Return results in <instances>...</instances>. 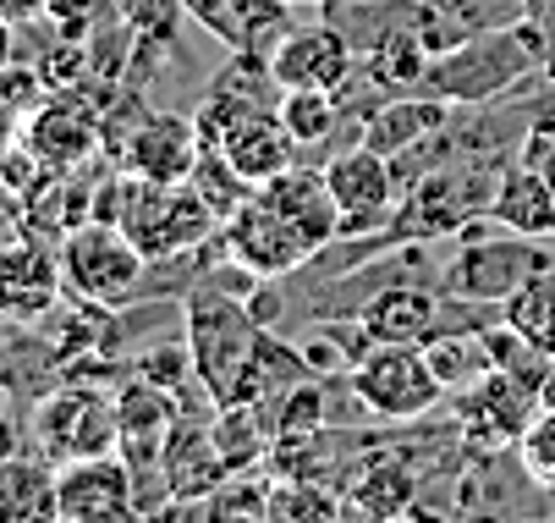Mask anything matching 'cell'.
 Here are the masks:
<instances>
[{"mask_svg": "<svg viewBox=\"0 0 555 523\" xmlns=\"http://www.w3.org/2000/svg\"><path fill=\"white\" fill-rule=\"evenodd\" d=\"M94 215L116 220V227L149 254V265L198 254L209 238H220V215L204 204V193L193 182H154V177H132L121 166L111 177H100Z\"/></svg>", "mask_w": 555, "mask_h": 523, "instance_id": "obj_1", "label": "cell"}, {"mask_svg": "<svg viewBox=\"0 0 555 523\" xmlns=\"http://www.w3.org/2000/svg\"><path fill=\"white\" fill-rule=\"evenodd\" d=\"M182 336L193 347V369H198V386H204L209 408L243 403L259 347H264V326L254 320V309L243 297H225L220 286L188 292L182 297Z\"/></svg>", "mask_w": 555, "mask_h": 523, "instance_id": "obj_2", "label": "cell"}, {"mask_svg": "<svg viewBox=\"0 0 555 523\" xmlns=\"http://www.w3.org/2000/svg\"><path fill=\"white\" fill-rule=\"evenodd\" d=\"M544 34L539 23H517V28H495V34H473L456 39L435 55L429 66V89L451 105H485L517 84L533 78V66H544Z\"/></svg>", "mask_w": 555, "mask_h": 523, "instance_id": "obj_3", "label": "cell"}, {"mask_svg": "<svg viewBox=\"0 0 555 523\" xmlns=\"http://www.w3.org/2000/svg\"><path fill=\"white\" fill-rule=\"evenodd\" d=\"M55 254H61L66 292L83 297V304L127 309L149 286V254L116 227V220H100V215L77 220V227L55 243Z\"/></svg>", "mask_w": 555, "mask_h": 523, "instance_id": "obj_4", "label": "cell"}, {"mask_svg": "<svg viewBox=\"0 0 555 523\" xmlns=\"http://www.w3.org/2000/svg\"><path fill=\"white\" fill-rule=\"evenodd\" d=\"M28 452L61 463L77 458H100L121 452V430H116V392L89 386V381H61L39 403H28Z\"/></svg>", "mask_w": 555, "mask_h": 523, "instance_id": "obj_5", "label": "cell"}, {"mask_svg": "<svg viewBox=\"0 0 555 523\" xmlns=\"http://www.w3.org/2000/svg\"><path fill=\"white\" fill-rule=\"evenodd\" d=\"M347 386H352L358 408H369L374 419H390V424H413L446 403V386L435 375L424 342H374L347 369Z\"/></svg>", "mask_w": 555, "mask_h": 523, "instance_id": "obj_6", "label": "cell"}, {"mask_svg": "<svg viewBox=\"0 0 555 523\" xmlns=\"http://www.w3.org/2000/svg\"><path fill=\"white\" fill-rule=\"evenodd\" d=\"M550 238H522V232H506V227H495V232H473L456 254H451V265L440 270V286L446 292H456V297H467V304H506V297L528 281V276H539L544 265H555V254L544 248Z\"/></svg>", "mask_w": 555, "mask_h": 523, "instance_id": "obj_7", "label": "cell"}, {"mask_svg": "<svg viewBox=\"0 0 555 523\" xmlns=\"http://www.w3.org/2000/svg\"><path fill=\"white\" fill-rule=\"evenodd\" d=\"M539 392L490 369L485 381H473L467 392H451V424L473 452H517V441L528 435V424L539 419Z\"/></svg>", "mask_w": 555, "mask_h": 523, "instance_id": "obj_8", "label": "cell"}, {"mask_svg": "<svg viewBox=\"0 0 555 523\" xmlns=\"http://www.w3.org/2000/svg\"><path fill=\"white\" fill-rule=\"evenodd\" d=\"M23 143L50 171L94 166L105 155V105L89 89H50V100L23 116Z\"/></svg>", "mask_w": 555, "mask_h": 523, "instance_id": "obj_9", "label": "cell"}, {"mask_svg": "<svg viewBox=\"0 0 555 523\" xmlns=\"http://www.w3.org/2000/svg\"><path fill=\"white\" fill-rule=\"evenodd\" d=\"M473 309L479 304H467V297H456L446 286L429 292V286H413V281H396L358 309V326L374 342H435L446 331L473 326Z\"/></svg>", "mask_w": 555, "mask_h": 523, "instance_id": "obj_10", "label": "cell"}, {"mask_svg": "<svg viewBox=\"0 0 555 523\" xmlns=\"http://www.w3.org/2000/svg\"><path fill=\"white\" fill-rule=\"evenodd\" d=\"M55 518L61 523H121L138 512V474L121 452L77 458L55 469Z\"/></svg>", "mask_w": 555, "mask_h": 523, "instance_id": "obj_11", "label": "cell"}, {"mask_svg": "<svg viewBox=\"0 0 555 523\" xmlns=\"http://www.w3.org/2000/svg\"><path fill=\"white\" fill-rule=\"evenodd\" d=\"M198 155H204V132L193 116L143 111V116H132V127L111 149V166H121L132 177H154V182H188Z\"/></svg>", "mask_w": 555, "mask_h": 523, "instance_id": "obj_12", "label": "cell"}, {"mask_svg": "<svg viewBox=\"0 0 555 523\" xmlns=\"http://www.w3.org/2000/svg\"><path fill=\"white\" fill-rule=\"evenodd\" d=\"M220 243H225V254H231L236 270H248V276H259V281L292 276V270H302V265L313 259V248L302 243V232L292 227L281 209H270L259 193L220 227Z\"/></svg>", "mask_w": 555, "mask_h": 523, "instance_id": "obj_13", "label": "cell"}, {"mask_svg": "<svg viewBox=\"0 0 555 523\" xmlns=\"http://www.w3.org/2000/svg\"><path fill=\"white\" fill-rule=\"evenodd\" d=\"M325 182H331V193L341 204L347 238L390 227L396 199H402V182H396V161L390 155H379V149H369V143H352V149H341V155H331Z\"/></svg>", "mask_w": 555, "mask_h": 523, "instance_id": "obj_14", "label": "cell"}, {"mask_svg": "<svg viewBox=\"0 0 555 523\" xmlns=\"http://www.w3.org/2000/svg\"><path fill=\"white\" fill-rule=\"evenodd\" d=\"M66 297V276H61V254L39 238H7L0 243V320L17 326H39L61 309Z\"/></svg>", "mask_w": 555, "mask_h": 523, "instance_id": "obj_15", "label": "cell"}, {"mask_svg": "<svg viewBox=\"0 0 555 523\" xmlns=\"http://www.w3.org/2000/svg\"><path fill=\"white\" fill-rule=\"evenodd\" d=\"M352 39L331 23H313V28H292L275 50H270V78L275 89H325L341 94L352 84Z\"/></svg>", "mask_w": 555, "mask_h": 523, "instance_id": "obj_16", "label": "cell"}, {"mask_svg": "<svg viewBox=\"0 0 555 523\" xmlns=\"http://www.w3.org/2000/svg\"><path fill=\"white\" fill-rule=\"evenodd\" d=\"M254 193H259L270 209H281V215L292 220V227L302 232V243H308L313 254H325V248H336V243L347 238V220H341V204H336V193H331L325 171L286 166L281 177L259 182Z\"/></svg>", "mask_w": 555, "mask_h": 523, "instance_id": "obj_17", "label": "cell"}, {"mask_svg": "<svg viewBox=\"0 0 555 523\" xmlns=\"http://www.w3.org/2000/svg\"><path fill=\"white\" fill-rule=\"evenodd\" d=\"M160 474L171 485V507H193V501L215 496L231 480V463L220 458V446L209 435V419H193V413L177 419V430L166 441V458H160Z\"/></svg>", "mask_w": 555, "mask_h": 523, "instance_id": "obj_18", "label": "cell"}, {"mask_svg": "<svg viewBox=\"0 0 555 523\" xmlns=\"http://www.w3.org/2000/svg\"><path fill=\"white\" fill-rule=\"evenodd\" d=\"M485 220H495V227H506V232H522V238H555V193H550L544 171L522 155L506 161L501 177H495Z\"/></svg>", "mask_w": 555, "mask_h": 523, "instance_id": "obj_19", "label": "cell"}, {"mask_svg": "<svg viewBox=\"0 0 555 523\" xmlns=\"http://www.w3.org/2000/svg\"><path fill=\"white\" fill-rule=\"evenodd\" d=\"M50 386H61V353L39 326L0 320V392L12 403H39Z\"/></svg>", "mask_w": 555, "mask_h": 523, "instance_id": "obj_20", "label": "cell"}, {"mask_svg": "<svg viewBox=\"0 0 555 523\" xmlns=\"http://www.w3.org/2000/svg\"><path fill=\"white\" fill-rule=\"evenodd\" d=\"M220 155L236 166V171H243L254 188L259 182H270V177H281L286 166H297V138L286 132V122H281V111H254V116H243V122H236L220 143Z\"/></svg>", "mask_w": 555, "mask_h": 523, "instance_id": "obj_21", "label": "cell"}, {"mask_svg": "<svg viewBox=\"0 0 555 523\" xmlns=\"http://www.w3.org/2000/svg\"><path fill=\"white\" fill-rule=\"evenodd\" d=\"M451 100L440 94H402V100H385L369 122H363V143L379 149V155H408V149L429 143L440 127H451Z\"/></svg>", "mask_w": 555, "mask_h": 523, "instance_id": "obj_22", "label": "cell"}, {"mask_svg": "<svg viewBox=\"0 0 555 523\" xmlns=\"http://www.w3.org/2000/svg\"><path fill=\"white\" fill-rule=\"evenodd\" d=\"M55 518V463L23 452L0 463V523H50Z\"/></svg>", "mask_w": 555, "mask_h": 523, "instance_id": "obj_23", "label": "cell"}, {"mask_svg": "<svg viewBox=\"0 0 555 523\" xmlns=\"http://www.w3.org/2000/svg\"><path fill=\"white\" fill-rule=\"evenodd\" d=\"M418 474L413 463L402 458H374L369 469L352 474V490H347V512L352 518H402V512H418Z\"/></svg>", "mask_w": 555, "mask_h": 523, "instance_id": "obj_24", "label": "cell"}, {"mask_svg": "<svg viewBox=\"0 0 555 523\" xmlns=\"http://www.w3.org/2000/svg\"><path fill=\"white\" fill-rule=\"evenodd\" d=\"M429 363H435V375L451 392H467L473 381H485L490 375V347H485V326H462V331H446L435 342H424Z\"/></svg>", "mask_w": 555, "mask_h": 523, "instance_id": "obj_25", "label": "cell"}, {"mask_svg": "<svg viewBox=\"0 0 555 523\" xmlns=\"http://www.w3.org/2000/svg\"><path fill=\"white\" fill-rule=\"evenodd\" d=\"M501 320L517 326L533 347H544L555 358V265H544L539 276H528L506 304H501Z\"/></svg>", "mask_w": 555, "mask_h": 523, "instance_id": "obj_26", "label": "cell"}, {"mask_svg": "<svg viewBox=\"0 0 555 523\" xmlns=\"http://www.w3.org/2000/svg\"><path fill=\"white\" fill-rule=\"evenodd\" d=\"M275 111H281L286 132H292L302 149L325 143V138L341 127V94H325V89H281Z\"/></svg>", "mask_w": 555, "mask_h": 523, "instance_id": "obj_27", "label": "cell"}, {"mask_svg": "<svg viewBox=\"0 0 555 523\" xmlns=\"http://www.w3.org/2000/svg\"><path fill=\"white\" fill-rule=\"evenodd\" d=\"M347 496H336L325 480H275L270 485V518H341Z\"/></svg>", "mask_w": 555, "mask_h": 523, "instance_id": "obj_28", "label": "cell"}, {"mask_svg": "<svg viewBox=\"0 0 555 523\" xmlns=\"http://www.w3.org/2000/svg\"><path fill=\"white\" fill-rule=\"evenodd\" d=\"M517 452H522V469L533 474V485L555 490V408H539V419L517 441Z\"/></svg>", "mask_w": 555, "mask_h": 523, "instance_id": "obj_29", "label": "cell"}, {"mask_svg": "<svg viewBox=\"0 0 555 523\" xmlns=\"http://www.w3.org/2000/svg\"><path fill=\"white\" fill-rule=\"evenodd\" d=\"M522 161H533V166L544 171L550 193H555V122H539V127L522 138Z\"/></svg>", "mask_w": 555, "mask_h": 523, "instance_id": "obj_30", "label": "cell"}, {"mask_svg": "<svg viewBox=\"0 0 555 523\" xmlns=\"http://www.w3.org/2000/svg\"><path fill=\"white\" fill-rule=\"evenodd\" d=\"M23 446H28V424L17 419L12 397H0V463H12Z\"/></svg>", "mask_w": 555, "mask_h": 523, "instance_id": "obj_31", "label": "cell"}, {"mask_svg": "<svg viewBox=\"0 0 555 523\" xmlns=\"http://www.w3.org/2000/svg\"><path fill=\"white\" fill-rule=\"evenodd\" d=\"M17 138H23V111H17L7 94H0V155H7Z\"/></svg>", "mask_w": 555, "mask_h": 523, "instance_id": "obj_32", "label": "cell"}, {"mask_svg": "<svg viewBox=\"0 0 555 523\" xmlns=\"http://www.w3.org/2000/svg\"><path fill=\"white\" fill-rule=\"evenodd\" d=\"M17 61V23L0 12V66H12Z\"/></svg>", "mask_w": 555, "mask_h": 523, "instance_id": "obj_33", "label": "cell"}, {"mask_svg": "<svg viewBox=\"0 0 555 523\" xmlns=\"http://www.w3.org/2000/svg\"><path fill=\"white\" fill-rule=\"evenodd\" d=\"M539 7H544V0H522V12H528V17H539Z\"/></svg>", "mask_w": 555, "mask_h": 523, "instance_id": "obj_34", "label": "cell"}]
</instances>
